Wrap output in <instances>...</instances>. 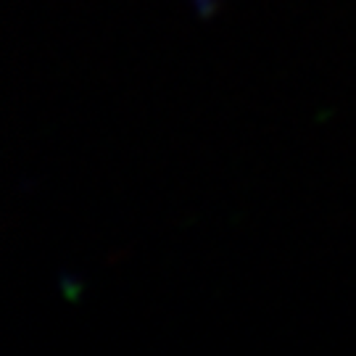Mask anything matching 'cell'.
Masks as SVG:
<instances>
[{"instance_id": "cell-1", "label": "cell", "mask_w": 356, "mask_h": 356, "mask_svg": "<svg viewBox=\"0 0 356 356\" xmlns=\"http://www.w3.org/2000/svg\"><path fill=\"white\" fill-rule=\"evenodd\" d=\"M195 8L201 16H209V13H214V0H195Z\"/></svg>"}]
</instances>
